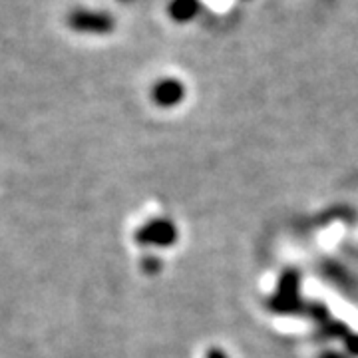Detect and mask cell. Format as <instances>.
I'll list each match as a JSON object with an SVG mask.
<instances>
[{
	"label": "cell",
	"mask_w": 358,
	"mask_h": 358,
	"mask_svg": "<svg viewBox=\"0 0 358 358\" xmlns=\"http://www.w3.org/2000/svg\"><path fill=\"white\" fill-rule=\"evenodd\" d=\"M141 267H143L145 273H157V271L162 268V263H159V259H157V257H143Z\"/></svg>",
	"instance_id": "5b68a950"
},
{
	"label": "cell",
	"mask_w": 358,
	"mask_h": 358,
	"mask_svg": "<svg viewBox=\"0 0 358 358\" xmlns=\"http://www.w3.org/2000/svg\"><path fill=\"white\" fill-rule=\"evenodd\" d=\"M68 26L76 32H84V34H110L115 28V22L108 13L74 10L68 16Z\"/></svg>",
	"instance_id": "7a4b0ae2"
},
{
	"label": "cell",
	"mask_w": 358,
	"mask_h": 358,
	"mask_svg": "<svg viewBox=\"0 0 358 358\" xmlns=\"http://www.w3.org/2000/svg\"><path fill=\"white\" fill-rule=\"evenodd\" d=\"M199 8H201L199 0H171L169 16L178 22H189L199 14Z\"/></svg>",
	"instance_id": "277c9868"
},
{
	"label": "cell",
	"mask_w": 358,
	"mask_h": 358,
	"mask_svg": "<svg viewBox=\"0 0 358 358\" xmlns=\"http://www.w3.org/2000/svg\"><path fill=\"white\" fill-rule=\"evenodd\" d=\"M136 241L150 247H171L178 241V229L169 219H154L136 231Z\"/></svg>",
	"instance_id": "6da1fadb"
},
{
	"label": "cell",
	"mask_w": 358,
	"mask_h": 358,
	"mask_svg": "<svg viewBox=\"0 0 358 358\" xmlns=\"http://www.w3.org/2000/svg\"><path fill=\"white\" fill-rule=\"evenodd\" d=\"M152 98L162 108H173L185 98V86L176 78H164L152 90Z\"/></svg>",
	"instance_id": "3957f363"
},
{
	"label": "cell",
	"mask_w": 358,
	"mask_h": 358,
	"mask_svg": "<svg viewBox=\"0 0 358 358\" xmlns=\"http://www.w3.org/2000/svg\"><path fill=\"white\" fill-rule=\"evenodd\" d=\"M207 358H227L219 348H211L209 352H207Z\"/></svg>",
	"instance_id": "8992f818"
}]
</instances>
